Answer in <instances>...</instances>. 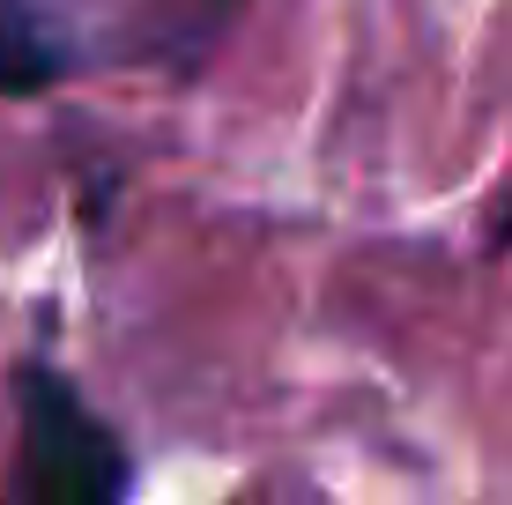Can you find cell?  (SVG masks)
<instances>
[{
  "label": "cell",
  "instance_id": "obj_1",
  "mask_svg": "<svg viewBox=\"0 0 512 505\" xmlns=\"http://www.w3.org/2000/svg\"><path fill=\"white\" fill-rule=\"evenodd\" d=\"M245 0H0V97H45L82 75L193 82Z\"/></svg>",
  "mask_w": 512,
  "mask_h": 505
},
{
  "label": "cell",
  "instance_id": "obj_2",
  "mask_svg": "<svg viewBox=\"0 0 512 505\" xmlns=\"http://www.w3.org/2000/svg\"><path fill=\"white\" fill-rule=\"evenodd\" d=\"M15 439V491L30 505H112L134 483L127 439L52 364L15 372Z\"/></svg>",
  "mask_w": 512,
  "mask_h": 505
},
{
  "label": "cell",
  "instance_id": "obj_3",
  "mask_svg": "<svg viewBox=\"0 0 512 505\" xmlns=\"http://www.w3.org/2000/svg\"><path fill=\"white\" fill-rule=\"evenodd\" d=\"M490 253H512V186L498 194V223H490V238H483Z\"/></svg>",
  "mask_w": 512,
  "mask_h": 505
}]
</instances>
